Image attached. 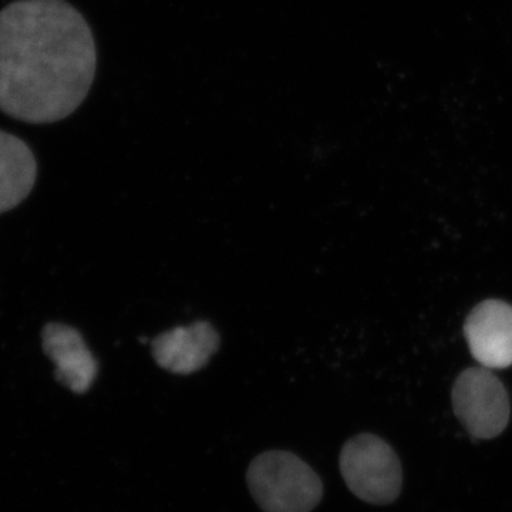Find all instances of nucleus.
I'll use <instances>...</instances> for the list:
<instances>
[{
    "label": "nucleus",
    "mask_w": 512,
    "mask_h": 512,
    "mask_svg": "<svg viewBox=\"0 0 512 512\" xmlns=\"http://www.w3.org/2000/svg\"><path fill=\"white\" fill-rule=\"evenodd\" d=\"M97 49L82 13L66 0H15L0 10V111L29 124L56 123L82 106Z\"/></svg>",
    "instance_id": "nucleus-1"
},
{
    "label": "nucleus",
    "mask_w": 512,
    "mask_h": 512,
    "mask_svg": "<svg viewBox=\"0 0 512 512\" xmlns=\"http://www.w3.org/2000/svg\"><path fill=\"white\" fill-rule=\"evenodd\" d=\"M247 483L265 512H311L323 497L318 474L289 451H266L249 464Z\"/></svg>",
    "instance_id": "nucleus-2"
},
{
    "label": "nucleus",
    "mask_w": 512,
    "mask_h": 512,
    "mask_svg": "<svg viewBox=\"0 0 512 512\" xmlns=\"http://www.w3.org/2000/svg\"><path fill=\"white\" fill-rule=\"evenodd\" d=\"M340 473L349 490L369 504H392L402 491L399 457L375 434H359L343 446Z\"/></svg>",
    "instance_id": "nucleus-3"
},
{
    "label": "nucleus",
    "mask_w": 512,
    "mask_h": 512,
    "mask_svg": "<svg viewBox=\"0 0 512 512\" xmlns=\"http://www.w3.org/2000/svg\"><path fill=\"white\" fill-rule=\"evenodd\" d=\"M451 400L457 419L476 439H494L508 426L510 397L487 367L464 370L454 383Z\"/></svg>",
    "instance_id": "nucleus-4"
},
{
    "label": "nucleus",
    "mask_w": 512,
    "mask_h": 512,
    "mask_svg": "<svg viewBox=\"0 0 512 512\" xmlns=\"http://www.w3.org/2000/svg\"><path fill=\"white\" fill-rule=\"evenodd\" d=\"M464 333L474 359L487 369L512 365V306L485 301L467 316Z\"/></svg>",
    "instance_id": "nucleus-5"
},
{
    "label": "nucleus",
    "mask_w": 512,
    "mask_h": 512,
    "mask_svg": "<svg viewBox=\"0 0 512 512\" xmlns=\"http://www.w3.org/2000/svg\"><path fill=\"white\" fill-rule=\"evenodd\" d=\"M218 346L220 336L208 322L168 330L151 343L158 366L175 375L198 372L207 365Z\"/></svg>",
    "instance_id": "nucleus-6"
},
{
    "label": "nucleus",
    "mask_w": 512,
    "mask_h": 512,
    "mask_svg": "<svg viewBox=\"0 0 512 512\" xmlns=\"http://www.w3.org/2000/svg\"><path fill=\"white\" fill-rule=\"evenodd\" d=\"M43 350L56 366V379L73 393H86L99 373V363L76 329L47 323L42 330Z\"/></svg>",
    "instance_id": "nucleus-7"
},
{
    "label": "nucleus",
    "mask_w": 512,
    "mask_h": 512,
    "mask_svg": "<svg viewBox=\"0 0 512 512\" xmlns=\"http://www.w3.org/2000/svg\"><path fill=\"white\" fill-rule=\"evenodd\" d=\"M37 177L32 148L8 131L0 130V214L28 198Z\"/></svg>",
    "instance_id": "nucleus-8"
}]
</instances>
